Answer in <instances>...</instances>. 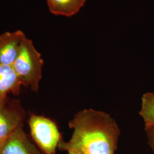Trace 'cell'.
Returning a JSON list of instances; mask_svg holds the SVG:
<instances>
[{
    "label": "cell",
    "mask_w": 154,
    "mask_h": 154,
    "mask_svg": "<svg viewBox=\"0 0 154 154\" xmlns=\"http://www.w3.org/2000/svg\"><path fill=\"white\" fill-rule=\"evenodd\" d=\"M73 132L58 148L81 154H115L121 131L116 120L104 111L92 109L77 113L69 123Z\"/></svg>",
    "instance_id": "obj_1"
},
{
    "label": "cell",
    "mask_w": 154,
    "mask_h": 154,
    "mask_svg": "<svg viewBox=\"0 0 154 154\" xmlns=\"http://www.w3.org/2000/svg\"><path fill=\"white\" fill-rule=\"evenodd\" d=\"M44 61L33 41L26 37L22 41L19 54L13 64L22 85L37 93L42 78Z\"/></svg>",
    "instance_id": "obj_2"
},
{
    "label": "cell",
    "mask_w": 154,
    "mask_h": 154,
    "mask_svg": "<svg viewBox=\"0 0 154 154\" xmlns=\"http://www.w3.org/2000/svg\"><path fill=\"white\" fill-rule=\"evenodd\" d=\"M29 125L33 139L42 152L55 154L62 137L55 122L45 116L32 115Z\"/></svg>",
    "instance_id": "obj_3"
},
{
    "label": "cell",
    "mask_w": 154,
    "mask_h": 154,
    "mask_svg": "<svg viewBox=\"0 0 154 154\" xmlns=\"http://www.w3.org/2000/svg\"><path fill=\"white\" fill-rule=\"evenodd\" d=\"M26 37L20 30L0 34V65H13Z\"/></svg>",
    "instance_id": "obj_4"
},
{
    "label": "cell",
    "mask_w": 154,
    "mask_h": 154,
    "mask_svg": "<svg viewBox=\"0 0 154 154\" xmlns=\"http://www.w3.org/2000/svg\"><path fill=\"white\" fill-rule=\"evenodd\" d=\"M25 114L18 106L5 105L0 108V139L6 140L23 126Z\"/></svg>",
    "instance_id": "obj_5"
},
{
    "label": "cell",
    "mask_w": 154,
    "mask_h": 154,
    "mask_svg": "<svg viewBox=\"0 0 154 154\" xmlns=\"http://www.w3.org/2000/svg\"><path fill=\"white\" fill-rule=\"evenodd\" d=\"M1 154H44L30 141L21 126L6 139Z\"/></svg>",
    "instance_id": "obj_6"
},
{
    "label": "cell",
    "mask_w": 154,
    "mask_h": 154,
    "mask_svg": "<svg viewBox=\"0 0 154 154\" xmlns=\"http://www.w3.org/2000/svg\"><path fill=\"white\" fill-rule=\"evenodd\" d=\"M22 85L12 65H0V108L7 104L8 94H19Z\"/></svg>",
    "instance_id": "obj_7"
},
{
    "label": "cell",
    "mask_w": 154,
    "mask_h": 154,
    "mask_svg": "<svg viewBox=\"0 0 154 154\" xmlns=\"http://www.w3.org/2000/svg\"><path fill=\"white\" fill-rule=\"evenodd\" d=\"M86 0H47L50 12L56 16H73L85 5Z\"/></svg>",
    "instance_id": "obj_8"
},
{
    "label": "cell",
    "mask_w": 154,
    "mask_h": 154,
    "mask_svg": "<svg viewBox=\"0 0 154 154\" xmlns=\"http://www.w3.org/2000/svg\"><path fill=\"white\" fill-rule=\"evenodd\" d=\"M139 115L143 119L145 128L154 126V92L143 94Z\"/></svg>",
    "instance_id": "obj_9"
},
{
    "label": "cell",
    "mask_w": 154,
    "mask_h": 154,
    "mask_svg": "<svg viewBox=\"0 0 154 154\" xmlns=\"http://www.w3.org/2000/svg\"><path fill=\"white\" fill-rule=\"evenodd\" d=\"M148 143L154 154V126L145 128Z\"/></svg>",
    "instance_id": "obj_10"
},
{
    "label": "cell",
    "mask_w": 154,
    "mask_h": 154,
    "mask_svg": "<svg viewBox=\"0 0 154 154\" xmlns=\"http://www.w3.org/2000/svg\"><path fill=\"white\" fill-rule=\"evenodd\" d=\"M6 140H1L0 139V154H1V152H2V150L3 149V146H4V144L5 143Z\"/></svg>",
    "instance_id": "obj_11"
},
{
    "label": "cell",
    "mask_w": 154,
    "mask_h": 154,
    "mask_svg": "<svg viewBox=\"0 0 154 154\" xmlns=\"http://www.w3.org/2000/svg\"><path fill=\"white\" fill-rule=\"evenodd\" d=\"M67 152L68 154H81L77 152V151H73V150H69V151H67Z\"/></svg>",
    "instance_id": "obj_12"
}]
</instances>
